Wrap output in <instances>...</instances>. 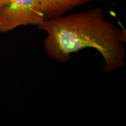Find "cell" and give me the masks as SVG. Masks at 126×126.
<instances>
[{
  "label": "cell",
  "mask_w": 126,
  "mask_h": 126,
  "mask_svg": "<svg viewBox=\"0 0 126 126\" xmlns=\"http://www.w3.org/2000/svg\"><path fill=\"white\" fill-rule=\"evenodd\" d=\"M45 19L40 0H11L0 12V32L22 26H38Z\"/></svg>",
  "instance_id": "cell-2"
},
{
  "label": "cell",
  "mask_w": 126,
  "mask_h": 126,
  "mask_svg": "<svg viewBox=\"0 0 126 126\" xmlns=\"http://www.w3.org/2000/svg\"><path fill=\"white\" fill-rule=\"evenodd\" d=\"M10 1L11 0H0V12Z\"/></svg>",
  "instance_id": "cell-4"
},
{
  "label": "cell",
  "mask_w": 126,
  "mask_h": 126,
  "mask_svg": "<svg viewBox=\"0 0 126 126\" xmlns=\"http://www.w3.org/2000/svg\"><path fill=\"white\" fill-rule=\"evenodd\" d=\"M92 1L94 0H40V2L45 19H47L61 16L71 9Z\"/></svg>",
  "instance_id": "cell-3"
},
{
  "label": "cell",
  "mask_w": 126,
  "mask_h": 126,
  "mask_svg": "<svg viewBox=\"0 0 126 126\" xmlns=\"http://www.w3.org/2000/svg\"><path fill=\"white\" fill-rule=\"evenodd\" d=\"M37 26L47 34L46 53L57 62H67L71 54L91 48L102 55L106 74L125 67L126 32L106 20L101 8L45 19Z\"/></svg>",
  "instance_id": "cell-1"
}]
</instances>
